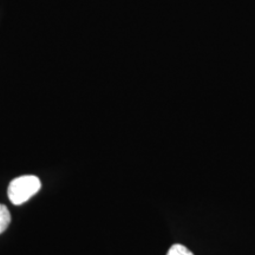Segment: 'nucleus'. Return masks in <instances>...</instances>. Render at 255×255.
I'll use <instances>...</instances> for the list:
<instances>
[{"label":"nucleus","instance_id":"obj_1","mask_svg":"<svg viewBox=\"0 0 255 255\" xmlns=\"http://www.w3.org/2000/svg\"><path fill=\"white\" fill-rule=\"evenodd\" d=\"M40 188V180L34 175L17 177L8 186V199L13 205L20 206L36 195Z\"/></svg>","mask_w":255,"mask_h":255},{"label":"nucleus","instance_id":"obj_2","mask_svg":"<svg viewBox=\"0 0 255 255\" xmlns=\"http://www.w3.org/2000/svg\"><path fill=\"white\" fill-rule=\"evenodd\" d=\"M9 223H11V213L7 207L0 203V234L8 228Z\"/></svg>","mask_w":255,"mask_h":255},{"label":"nucleus","instance_id":"obj_3","mask_svg":"<svg viewBox=\"0 0 255 255\" xmlns=\"http://www.w3.org/2000/svg\"><path fill=\"white\" fill-rule=\"evenodd\" d=\"M167 255H194L193 252H191L189 248L181 244H175L169 248Z\"/></svg>","mask_w":255,"mask_h":255}]
</instances>
